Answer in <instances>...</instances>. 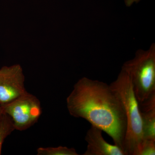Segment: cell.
Masks as SVG:
<instances>
[{
    "mask_svg": "<svg viewBox=\"0 0 155 155\" xmlns=\"http://www.w3.org/2000/svg\"><path fill=\"white\" fill-rule=\"evenodd\" d=\"M2 114L3 113L2 111V107H1V104H0V120H1V117H2Z\"/></svg>",
    "mask_w": 155,
    "mask_h": 155,
    "instance_id": "7c38bea8",
    "label": "cell"
},
{
    "mask_svg": "<svg viewBox=\"0 0 155 155\" xmlns=\"http://www.w3.org/2000/svg\"><path fill=\"white\" fill-rule=\"evenodd\" d=\"M155 141L151 140L143 139L137 155H155Z\"/></svg>",
    "mask_w": 155,
    "mask_h": 155,
    "instance_id": "30bf717a",
    "label": "cell"
},
{
    "mask_svg": "<svg viewBox=\"0 0 155 155\" xmlns=\"http://www.w3.org/2000/svg\"><path fill=\"white\" fill-rule=\"evenodd\" d=\"M122 70L130 78L139 103L155 94V46L147 51L139 50L132 60L125 62Z\"/></svg>",
    "mask_w": 155,
    "mask_h": 155,
    "instance_id": "3957f363",
    "label": "cell"
},
{
    "mask_svg": "<svg viewBox=\"0 0 155 155\" xmlns=\"http://www.w3.org/2000/svg\"><path fill=\"white\" fill-rule=\"evenodd\" d=\"M110 86L122 103L126 116L124 150L126 155H137L143 140L142 124L139 103L130 78L122 70Z\"/></svg>",
    "mask_w": 155,
    "mask_h": 155,
    "instance_id": "7a4b0ae2",
    "label": "cell"
},
{
    "mask_svg": "<svg viewBox=\"0 0 155 155\" xmlns=\"http://www.w3.org/2000/svg\"><path fill=\"white\" fill-rule=\"evenodd\" d=\"M143 139L155 141V94L139 103Z\"/></svg>",
    "mask_w": 155,
    "mask_h": 155,
    "instance_id": "52a82bcc",
    "label": "cell"
},
{
    "mask_svg": "<svg viewBox=\"0 0 155 155\" xmlns=\"http://www.w3.org/2000/svg\"><path fill=\"white\" fill-rule=\"evenodd\" d=\"M67 105L71 116L85 119L92 126L101 129L110 137L114 144L125 151V111L110 85L82 78L67 97Z\"/></svg>",
    "mask_w": 155,
    "mask_h": 155,
    "instance_id": "6da1fadb",
    "label": "cell"
},
{
    "mask_svg": "<svg viewBox=\"0 0 155 155\" xmlns=\"http://www.w3.org/2000/svg\"><path fill=\"white\" fill-rule=\"evenodd\" d=\"M1 107L2 113L12 119L15 130L20 131L26 130L34 125L41 114L40 101L28 92Z\"/></svg>",
    "mask_w": 155,
    "mask_h": 155,
    "instance_id": "277c9868",
    "label": "cell"
},
{
    "mask_svg": "<svg viewBox=\"0 0 155 155\" xmlns=\"http://www.w3.org/2000/svg\"><path fill=\"white\" fill-rule=\"evenodd\" d=\"M15 130L14 123L10 116L3 113L0 120V155L5 140Z\"/></svg>",
    "mask_w": 155,
    "mask_h": 155,
    "instance_id": "ba28073f",
    "label": "cell"
},
{
    "mask_svg": "<svg viewBox=\"0 0 155 155\" xmlns=\"http://www.w3.org/2000/svg\"><path fill=\"white\" fill-rule=\"evenodd\" d=\"M38 155H78L76 150L73 148L59 146L53 147H39L37 150Z\"/></svg>",
    "mask_w": 155,
    "mask_h": 155,
    "instance_id": "9c48e42d",
    "label": "cell"
},
{
    "mask_svg": "<svg viewBox=\"0 0 155 155\" xmlns=\"http://www.w3.org/2000/svg\"><path fill=\"white\" fill-rule=\"evenodd\" d=\"M25 77L19 64L0 69V104H6L28 93L24 86Z\"/></svg>",
    "mask_w": 155,
    "mask_h": 155,
    "instance_id": "5b68a950",
    "label": "cell"
},
{
    "mask_svg": "<svg viewBox=\"0 0 155 155\" xmlns=\"http://www.w3.org/2000/svg\"><path fill=\"white\" fill-rule=\"evenodd\" d=\"M140 0H125V3L127 7H130L134 2L138 3Z\"/></svg>",
    "mask_w": 155,
    "mask_h": 155,
    "instance_id": "8fae6325",
    "label": "cell"
},
{
    "mask_svg": "<svg viewBox=\"0 0 155 155\" xmlns=\"http://www.w3.org/2000/svg\"><path fill=\"white\" fill-rule=\"evenodd\" d=\"M102 131L91 125L85 136L87 147L83 155H126L121 148L108 143L103 137Z\"/></svg>",
    "mask_w": 155,
    "mask_h": 155,
    "instance_id": "8992f818",
    "label": "cell"
}]
</instances>
